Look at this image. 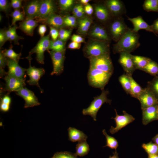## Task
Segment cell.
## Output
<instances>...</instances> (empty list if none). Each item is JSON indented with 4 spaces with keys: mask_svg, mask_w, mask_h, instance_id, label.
<instances>
[{
    "mask_svg": "<svg viewBox=\"0 0 158 158\" xmlns=\"http://www.w3.org/2000/svg\"><path fill=\"white\" fill-rule=\"evenodd\" d=\"M139 37L138 32H134L132 29L129 28L114 45V53L127 52L130 53L133 51L140 45Z\"/></svg>",
    "mask_w": 158,
    "mask_h": 158,
    "instance_id": "1",
    "label": "cell"
},
{
    "mask_svg": "<svg viewBox=\"0 0 158 158\" xmlns=\"http://www.w3.org/2000/svg\"><path fill=\"white\" fill-rule=\"evenodd\" d=\"M112 75L90 66L87 75L88 83L90 86L102 90Z\"/></svg>",
    "mask_w": 158,
    "mask_h": 158,
    "instance_id": "2",
    "label": "cell"
},
{
    "mask_svg": "<svg viewBox=\"0 0 158 158\" xmlns=\"http://www.w3.org/2000/svg\"><path fill=\"white\" fill-rule=\"evenodd\" d=\"M109 93L108 90H102L99 95L94 97L89 106L83 109V114L84 115L91 116L93 120L96 121L97 113L103 104L105 103L111 104V100L108 99L107 97Z\"/></svg>",
    "mask_w": 158,
    "mask_h": 158,
    "instance_id": "3",
    "label": "cell"
},
{
    "mask_svg": "<svg viewBox=\"0 0 158 158\" xmlns=\"http://www.w3.org/2000/svg\"><path fill=\"white\" fill-rule=\"evenodd\" d=\"M109 47L106 41H95L89 43L86 46L85 54L88 58L106 54H109Z\"/></svg>",
    "mask_w": 158,
    "mask_h": 158,
    "instance_id": "4",
    "label": "cell"
},
{
    "mask_svg": "<svg viewBox=\"0 0 158 158\" xmlns=\"http://www.w3.org/2000/svg\"><path fill=\"white\" fill-rule=\"evenodd\" d=\"M89 59L90 66L104 72L112 74L113 67L109 54L91 57Z\"/></svg>",
    "mask_w": 158,
    "mask_h": 158,
    "instance_id": "5",
    "label": "cell"
},
{
    "mask_svg": "<svg viewBox=\"0 0 158 158\" xmlns=\"http://www.w3.org/2000/svg\"><path fill=\"white\" fill-rule=\"evenodd\" d=\"M50 41L49 35L41 37L36 46L29 52L28 57H31L32 54L35 53L37 61L40 63L44 64V52L46 50H49Z\"/></svg>",
    "mask_w": 158,
    "mask_h": 158,
    "instance_id": "6",
    "label": "cell"
},
{
    "mask_svg": "<svg viewBox=\"0 0 158 158\" xmlns=\"http://www.w3.org/2000/svg\"><path fill=\"white\" fill-rule=\"evenodd\" d=\"M129 28L123 18L120 17L111 24L110 31L113 39L117 42Z\"/></svg>",
    "mask_w": 158,
    "mask_h": 158,
    "instance_id": "7",
    "label": "cell"
},
{
    "mask_svg": "<svg viewBox=\"0 0 158 158\" xmlns=\"http://www.w3.org/2000/svg\"><path fill=\"white\" fill-rule=\"evenodd\" d=\"M116 114V116L111 118L114 119L115 121L116 126L114 127L111 126L109 130L111 134H113L117 132L122 128L130 123L133 122L135 120V118L131 115L127 113L125 111H123V115H118L116 109H115Z\"/></svg>",
    "mask_w": 158,
    "mask_h": 158,
    "instance_id": "8",
    "label": "cell"
},
{
    "mask_svg": "<svg viewBox=\"0 0 158 158\" xmlns=\"http://www.w3.org/2000/svg\"><path fill=\"white\" fill-rule=\"evenodd\" d=\"M48 51L50 55L53 65V70L51 75H60L63 69L64 51H56L48 50Z\"/></svg>",
    "mask_w": 158,
    "mask_h": 158,
    "instance_id": "9",
    "label": "cell"
},
{
    "mask_svg": "<svg viewBox=\"0 0 158 158\" xmlns=\"http://www.w3.org/2000/svg\"><path fill=\"white\" fill-rule=\"evenodd\" d=\"M31 59L28 60L30 63L29 67L26 69V72L29 77V79L27 82L30 85L37 86L39 88L41 93L43 92V90L40 87L39 85V80L40 78L44 74L45 70L42 68H37L31 65Z\"/></svg>",
    "mask_w": 158,
    "mask_h": 158,
    "instance_id": "10",
    "label": "cell"
},
{
    "mask_svg": "<svg viewBox=\"0 0 158 158\" xmlns=\"http://www.w3.org/2000/svg\"><path fill=\"white\" fill-rule=\"evenodd\" d=\"M16 94L22 97L25 101V108H28L39 105L40 103L34 93L25 87L18 91Z\"/></svg>",
    "mask_w": 158,
    "mask_h": 158,
    "instance_id": "11",
    "label": "cell"
},
{
    "mask_svg": "<svg viewBox=\"0 0 158 158\" xmlns=\"http://www.w3.org/2000/svg\"><path fill=\"white\" fill-rule=\"evenodd\" d=\"M120 54L119 63L126 72V74L132 75L136 69L133 59V55L127 52H122Z\"/></svg>",
    "mask_w": 158,
    "mask_h": 158,
    "instance_id": "12",
    "label": "cell"
},
{
    "mask_svg": "<svg viewBox=\"0 0 158 158\" xmlns=\"http://www.w3.org/2000/svg\"><path fill=\"white\" fill-rule=\"evenodd\" d=\"M4 79L6 83L5 90L9 92L13 91L16 92L24 87L26 85L25 77L20 78L7 75Z\"/></svg>",
    "mask_w": 158,
    "mask_h": 158,
    "instance_id": "13",
    "label": "cell"
},
{
    "mask_svg": "<svg viewBox=\"0 0 158 158\" xmlns=\"http://www.w3.org/2000/svg\"><path fill=\"white\" fill-rule=\"evenodd\" d=\"M137 99L140 102L142 110L158 104V100L147 87L143 89L142 92Z\"/></svg>",
    "mask_w": 158,
    "mask_h": 158,
    "instance_id": "14",
    "label": "cell"
},
{
    "mask_svg": "<svg viewBox=\"0 0 158 158\" xmlns=\"http://www.w3.org/2000/svg\"><path fill=\"white\" fill-rule=\"evenodd\" d=\"M56 11V6L53 1H40L39 13L37 18L41 20H44L50 14L54 13Z\"/></svg>",
    "mask_w": 158,
    "mask_h": 158,
    "instance_id": "15",
    "label": "cell"
},
{
    "mask_svg": "<svg viewBox=\"0 0 158 158\" xmlns=\"http://www.w3.org/2000/svg\"><path fill=\"white\" fill-rule=\"evenodd\" d=\"M7 66L8 68L7 75L18 78H24L26 69L20 66L17 61L7 58Z\"/></svg>",
    "mask_w": 158,
    "mask_h": 158,
    "instance_id": "16",
    "label": "cell"
},
{
    "mask_svg": "<svg viewBox=\"0 0 158 158\" xmlns=\"http://www.w3.org/2000/svg\"><path fill=\"white\" fill-rule=\"evenodd\" d=\"M105 4L109 11L116 16L121 17V16L125 13V6L121 1L107 0L106 1Z\"/></svg>",
    "mask_w": 158,
    "mask_h": 158,
    "instance_id": "17",
    "label": "cell"
},
{
    "mask_svg": "<svg viewBox=\"0 0 158 158\" xmlns=\"http://www.w3.org/2000/svg\"><path fill=\"white\" fill-rule=\"evenodd\" d=\"M158 104L142 109V123L146 125L153 121L158 120L157 108Z\"/></svg>",
    "mask_w": 158,
    "mask_h": 158,
    "instance_id": "18",
    "label": "cell"
},
{
    "mask_svg": "<svg viewBox=\"0 0 158 158\" xmlns=\"http://www.w3.org/2000/svg\"><path fill=\"white\" fill-rule=\"evenodd\" d=\"M40 1L34 0L29 2L25 7L24 13L26 18L33 19L38 18Z\"/></svg>",
    "mask_w": 158,
    "mask_h": 158,
    "instance_id": "19",
    "label": "cell"
},
{
    "mask_svg": "<svg viewBox=\"0 0 158 158\" xmlns=\"http://www.w3.org/2000/svg\"><path fill=\"white\" fill-rule=\"evenodd\" d=\"M128 20L133 24L134 28L132 30L133 32H138L139 30L143 29L154 33L151 25H149L145 22L141 16H139L133 18H128Z\"/></svg>",
    "mask_w": 158,
    "mask_h": 158,
    "instance_id": "20",
    "label": "cell"
},
{
    "mask_svg": "<svg viewBox=\"0 0 158 158\" xmlns=\"http://www.w3.org/2000/svg\"><path fill=\"white\" fill-rule=\"evenodd\" d=\"M38 21L33 19L26 18L19 25V28L27 35L32 36L34 30L38 25Z\"/></svg>",
    "mask_w": 158,
    "mask_h": 158,
    "instance_id": "21",
    "label": "cell"
},
{
    "mask_svg": "<svg viewBox=\"0 0 158 158\" xmlns=\"http://www.w3.org/2000/svg\"><path fill=\"white\" fill-rule=\"evenodd\" d=\"M44 20L50 27L55 28H61L64 25V18L55 13L50 14Z\"/></svg>",
    "mask_w": 158,
    "mask_h": 158,
    "instance_id": "22",
    "label": "cell"
},
{
    "mask_svg": "<svg viewBox=\"0 0 158 158\" xmlns=\"http://www.w3.org/2000/svg\"><path fill=\"white\" fill-rule=\"evenodd\" d=\"M68 140L72 142L86 140L87 136L83 131L75 128L69 127L68 129Z\"/></svg>",
    "mask_w": 158,
    "mask_h": 158,
    "instance_id": "23",
    "label": "cell"
},
{
    "mask_svg": "<svg viewBox=\"0 0 158 158\" xmlns=\"http://www.w3.org/2000/svg\"><path fill=\"white\" fill-rule=\"evenodd\" d=\"M90 35L93 37L100 41H107L109 40V37L106 30L100 26L94 27L90 33Z\"/></svg>",
    "mask_w": 158,
    "mask_h": 158,
    "instance_id": "24",
    "label": "cell"
},
{
    "mask_svg": "<svg viewBox=\"0 0 158 158\" xmlns=\"http://www.w3.org/2000/svg\"><path fill=\"white\" fill-rule=\"evenodd\" d=\"M95 11L96 16L99 20L104 21L109 19V10L106 6L102 5H97L95 7Z\"/></svg>",
    "mask_w": 158,
    "mask_h": 158,
    "instance_id": "25",
    "label": "cell"
},
{
    "mask_svg": "<svg viewBox=\"0 0 158 158\" xmlns=\"http://www.w3.org/2000/svg\"><path fill=\"white\" fill-rule=\"evenodd\" d=\"M133 59L136 69L142 71L151 60L148 57L133 55Z\"/></svg>",
    "mask_w": 158,
    "mask_h": 158,
    "instance_id": "26",
    "label": "cell"
},
{
    "mask_svg": "<svg viewBox=\"0 0 158 158\" xmlns=\"http://www.w3.org/2000/svg\"><path fill=\"white\" fill-rule=\"evenodd\" d=\"M75 155L77 157H83L87 155L90 151L89 146L86 140L78 142L76 145Z\"/></svg>",
    "mask_w": 158,
    "mask_h": 158,
    "instance_id": "27",
    "label": "cell"
},
{
    "mask_svg": "<svg viewBox=\"0 0 158 158\" xmlns=\"http://www.w3.org/2000/svg\"><path fill=\"white\" fill-rule=\"evenodd\" d=\"M128 75L129 76L131 82V86L130 94L133 97L138 99V97L142 92L144 88H142L135 80L132 75Z\"/></svg>",
    "mask_w": 158,
    "mask_h": 158,
    "instance_id": "28",
    "label": "cell"
},
{
    "mask_svg": "<svg viewBox=\"0 0 158 158\" xmlns=\"http://www.w3.org/2000/svg\"><path fill=\"white\" fill-rule=\"evenodd\" d=\"M79 32L83 34H85L88 31L91 24V20L88 17L80 18L78 22Z\"/></svg>",
    "mask_w": 158,
    "mask_h": 158,
    "instance_id": "29",
    "label": "cell"
},
{
    "mask_svg": "<svg viewBox=\"0 0 158 158\" xmlns=\"http://www.w3.org/2000/svg\"><path fill=\"white\" fill-rule=\"evenodd\" d=\"M119 81L126 93L130 94L131 82L129 76L126 74L122 75L119 77Z\"/></svg>",
    "mask_w": 158,
    "mask_h": 158,
    "instance_id": "30",
    "label": "cell"
},
{
    "mask_svg": "<svg viewBox=\"0 0 158 158\" xmlns=\"http://www.w3.org/2000/svg\"><path fill=\"white\" fill-rule=\"evenodd\" d=\"M51 49L56 51H63L65 50L64 42L58 39L55 41L51 40L49 50Z\"/></svg>",
    "mask_w": 158,
    "mask_h": 158,
    "instance_id": "31",
    "label": "cell"
},
{
    "mask_svg": "<svg viewBox=\"0 0 158 158\" xmlns=\"http://www.w3.org/2000/svg\"><path fill=\"white\" fill-rule=\"evenodd\" d=\"M102 132L106 139L107 144L103 147H107L111 149H114L116 150L118 146L117 140L114 137L109 135L107 133L105 129L103 130Z\"/></svg>",
    "mask_w": 158,
    "mask_h": 158,
    "instance_id": "32",
    "label": "cell"
},
{
    "mask_svg": "<svg viewBox=\"0 0 158 158\" xmlns=\"http://www.w3.org/2000/svg\"><path fill=\"white\" fill-rule=\"evenodd\" d=\"M143 71L154 77L157 76L158 75V64L151 60Z\"/></svg>",
    "mask_w": 158,
    "mask_h": 158,
    "instance_id": "33",
    "label": "cell"
},
{
    "mask_svg": "<svg viewBox=\"0 0 158 158\" xmlns=\"http://www.w3.org/2000/svg\"><path fill=\"white\" fill-rule=\"evenodd\" d=\"M142 6L144 10L147 11H158V0H145Z\"/></svg>",
    "mask_w": 158,
    "mask_h": 158,
    "instance_id": "34",
    "label": "cell"
},
{
    "mask_svg": "<svg viewBox=\"0 0 158 158\" xmlns=\"http://www.w3.org/2000/svg\"><path fill=\"white\" fill-rule=\"evenodd\" d=\"M147 88L158 100V75L147 83Z\"/></svg>",
    "mask_w": 158,
    "mask_h": 158,
    "instance_id": "35",
    "label": "cell"
},
{
    "mask_svg": "<svg viewBox=\"0 0 158 158\" xmlns=\"http://www.w3.org/2000/svg\"><path fill=\"white\" fill-rule=\"evenodd\" d=\"M142 147L148 155L158 154V145L155 143L150 142L144 143L142 145Z\"/></svg>",
    "mask_w": 158,
    "mask_h": 158,
    "instance_id": "36",
    "label": "cell"
},
{
    "mask_svg": "<svg viewBox=\"0 0 158 158\" xmlns=\"http://www.w3.org/2000/svg\"><path fill=\"white\" fill-rule=\"evenodd\" d=\"M12 47L13 46L11 45L8 49H5L1 51L6 58L13 59L18 62L21 55V53L17 54L12 49Z\"/></svg>",
    "mask_w": 158,
    "mask_h": 158,
    "instance_id": "37",
    "label": "cell"
},
{
    "mask_svg": "<svg viewBox=\"0 0 158 158\" xmlns=\"http://www.w3.org/2000/svg\"><path fill=\"white\" fill-rule=\"evenodd\" d=\"M11 16L12 18L11 25H13L17 21L24 20L25 14L20 10H16L11 13Z\"/></svg>",
    "mask_w": 158,
    "mask_h": 158,
    "instance_id": "38",
    "label": "cell"
},
{
    "mask_svg": "<svg viewBox=\"0 0 158 158\" xmlns=\"http://www.w3.org/2000/svg\"><path fill=\"white\" fill-rule=\"evenodd\" d=\"M51 158H78L74 154L68 152H57Z\"/></svg>",
    "mask_w": 158,
    "mask_h": 158,
    "instance_id": "39",
    "label": "cell"
},
{
    "mask_svg": "<svg viewBox=\"0 0 158 158\" xmlns=\"http://www.w3.org/2000/svg\"><path fill=\"white\" fill-rule=\"evenodd\" d=\"M73 0H60L59 4L60 9L62 11L68 10L72 6L73 4Z\"/></svg>",
    "mask_w": 158,
    "mask_h": 158,
    "instance_id": "40",
    "label": "cell"
},
{
    "mask_svg": "<svg viewBox=\"0 0 158 158\" xmlns=\"http://www.w3.org/2000/svg\"><path fill=\"white\" fill-rule=\"evenodd\" d=\"M11 4L7 0H0V9L1 11H3L6 13L8 11Z\"/></svg>",
    "mask_w": 158,
    "mask_h": 158,
    "instance_id": "41",
    "label": "cell"
},
{
    "mask_svg": "<svg viewBox=\"0 0 158 158\" xmlns=\"http://www.w3.org/2000/svg\"><path fill=\"white\" fill-rule=\"evenodd\" d=\"M16 30V29L14 30L11 33L8 40L13 41L15 44H19L18 41L20 39H23L24 38L18 35Z\"/></svg>",
    "mask_w": 158,
    "mask_h": 158,
    "instance_id": "42",
    "label": "cell"
},
{
    "mask_svg": "<svg viewBox=\"0 0 158 158\" xmlns=\"http://www.w3.org/2000/svg\"><path fill=\"white\" fill-rule=\"evenodd\" d=\"M22 1L21 0H11L10 3L11 6L15 10H20L22 7Z\"/></svg>",
    "mask_w": 158,
    "mask_h": 158,
    "instance_id": "43",
    "label": "cell"
},
{
    "mask_svg": "<svg viewBox=\"0 0 158 158\" xmlns=\"http://www.w3.org/2000/svg\"><path fill=\"white\" fill-rule=\"evenodd\" d=\"M49 33L53 40L55 41L57 40L59 35V31L56 28L50 27Z\"/></svg>",
    "mask_w": 158,
    "mask_h": 158,
    "instance_id": "44",
    "label": "cell"
},
{
    "mask_svg": "<svg viewBox=\"0 0 158 158\" xmlns=\"http://www.w3.org/2000/svg\"><path fill=\"white\" fill-rule=\"evenodd\" d=\"M7 59L1 51L0 52V68H4L7 65Z\"/></svg>",
    "mask_w": 158,
    "mask_h": 158,
    "instance_id": "45",
    "label": "cell"
},
{
    "mask_svg": "<svg viewBox=\"0 0 158 158\" xmlns=\"http://www.w3.org/2000/svg\"><path fill=\"white\" fill-rule=\"evenodd\" d=\"M5 30L1 29L0 30V47L1 48L7 41L5 34Z\"/></svg>",
    "mask_w": 158,
    "mask_h": 158,
    "instance_id": "46",
    "label": "cell"
},
{
    "mask_svg": "<svg viewBox=\"0 0 158 158\" xmlns=\"http://www.w3.org/2000/svg\"><path fill=\"white\" fill-rule=\"evenodd\" d=\"M71 40L73 42L79 43L85 42L84 39L83 38L79 35L75 34L72 36Z\"/></svg>",
    "mask_w": 158,
    "mask_h": 158,
    "instance_id": "47",
    "label": "cell"
},
{
    "mask_svg": "<svg viewBox=\"0 0 158 158\" xmlns=\"http://www.w3.org/2000/svg\"><path fill=\"white\" fill-rule=\"evenodd\" d=\"M46 31L47 27L45 25L42 24L39 25L38 29V32L41 37L44 36Z\"/></svg>",
    "mask_w": 158,
    "mask_h": 158,
    "instance_id": "48",
    "label": "cell"
},
{
    "mask_svg": "<svg viewBox=\"0 0 158 158\" xmlns=\"http://www.w3.org/2000/svg\"><path fill=\"white\" fill-rule=\"evenodd\" d=\"M84 10L85 13L89 15H92L93 11L92 6L89 4L85 5Z\"/></svg>",
    "mask_w": 158,
    "mask_h": 158,
    "instance_id": "49",
    "label": "cell"
},
{
    "mask_svg": "<svg viewBox=\"0 0 158 158\" xmlns=\"http://www.w3.org/2000/svg\"><path fill=\"white\" fill-rule=\"evenodd\" d=\"M81 45L80 43L72 41L68 44V47L72 49H79Z\"/></svg>",
    "mask_w": 158,
    "mask_h": 158,
    "instance_id": "50",
    "label": "cell"
},
{
    "mask_svg": "<svg viewBox=\"0 0 158 158\" xmlns=\"http://www.w3.org/2000/svg\"><path fill=\"white\" fill-rule=\"evenodd\" d=\"M11 102V97L8 95H5L1 98V102L10 105Z\"/></svg>",
    "mask_w": 158,
    "mask_h": 158,
    "instance_id": "51",
    "label": "cell"
},
{
    "mask_svg": "<svg viewBox=\"0 0 158 158\" xmlns=\"http://www.w3.org/2000/svg\"><path fill=\"white\" fill-rule=\"evenodd\" d=\"M0 110L3 112L8 111L10 108V105L1 102L0 105Z\"/></svg>",
    "mask_w": 158,
    "mask_h": 158,
    "instance_id": "52",
    "label": "cell"
},
{
    "mask_svg": "<svg viewBox=\"0 0 158 158\" xmlns=\"http://www.w3.org/2000/svg\"><path fill=\"white\" fill-rule=\"evenodd\" d=\"M71 33V30L61 29L59 31V35L67 36L70 37Z\"/></svg>",
    "mask_w": 158,
    "mask_h": 158,
    "instance_id": "53",
    "label": "cell"
},
{
    "mask_svg": "<svg viewBox=\"0 0 158 158\" xmlns=\"http://www.w3.org/2000/svg\"><path fill=\"white\" fill-rule=\"evenodd\" d=\"M154 33H158V19L155 20L151 25Z\"/></svg>",
    "mask_w": 158,
    "mask_h": 158,
    "instance_id": "54",
    "label": "cell"
},
{
    "mask_svg": "<svg viewBox=\"0 0 158 158\" xmlns=\"http://www.w3.org/2000/svg\"><path fill=\"white\" fill-rule=\"evenodd\" d=\"M85 12L84 8L82 7L79 11L74 16L75 17L77 18H81L82 17L84 14Z\"/></svg>",
    "mask_w": 158,
    "mask_h": 158,
    "instance_id": "55",
    "label": "cell"
},
{
    "mask_svg": "<svg viewBox=\"0 0 158 158\" xmlns=\"http://www.w3.org/2000/svg\"><path fill=\"white\" fill-rule=\"evenodd\" d=\"M76 21L75 17L72 16H67L64 18V22Z\"/></svg>",
    "mask_w": 158,
    "mask_h": 158,
    "instance_id": "56",
    "label": "cell"
},
{
    "mask_svg": "<svg viewBox=\"0 0 158 158\" xmlns=\"http://www.w3.org/2000/svg\"><path fill=\"white\" fill-rule=\"evenodd\" d=\"M83 7L82 5L80 4L76 5L73 8V13L74 15H75Z\"/></svg>",
    "mask_w": 158,
    "mask_h": 158,
    "instance_id": "57",
    "label": "cell"
},
{
    "mask_svg": "<svg viewBox=\"0 0 158 158\" xmlns=\"http://www.w3.org/2000/svg\"><path fill=\"white\" fill-rule=\"evenodd\" d=\"M76 21L64 22V25L71 27L75 26L76 25Z\"/></svg>",
    "mask_w": 158,
    "mask_h": 158,
    "instance_id": "58",
    "label": "cell"
},
{
    "mask_svg": "<svg viewBox=\"0 0 158 158\" xmlns=\"http://www.w3.org/2000/svg\"><path fill=\"white\" fill-rule=\"evenodd\" d=\"M109 158H119L118 154L116 150L113 153V155L112 156H110Z\"/></svg>",
    "mask_w": 158,
    "mask_h": 158,
    "instance_id": "59",
    "label": "cell"
},
{
    "mask_svg": "<svg viewBox=\"0 0 158 158\" xmlns=\"http://www.w3.org/2000/svg\"><path fill=\"white\" fill-rule=\"evenodd\" d=\"M0 77H2L6 74V73L5 71L4 68H0Z\"/></svg>",
    "mask_w": 158,
    "mask_h": 158,
    "instance_id": "60",
    "label": "cell"
},
{
    "mask_svg": "<svg viewBox=\"0 0 158 158\" xmlns=\"http://www.w3.org/2000/svg\"><path fill=\"white\" fill-rule=\"evenodd\" d=\"M152 140L155 143L158 145V134L156 135Z\"/></svg>",
    "mask_w": 158,
    "mask_h": 158,
    "instance_id": "61",
    "label": "cell"
},
{
    "mask_svg": "<svg viewBox=\"0 0 158 158\" xmlns=\"http://www.w3.org/2000/svg\"><path fill=\"white\" fill-rule=\"evenodd\" d=\"M90 0H81L80 2L81 3L85 5L88 4V2L90 1Z\"/></svg>",
    "mask_w": 158,
    "mask_h": 158,
    "instance_id": "62",
    "label": "cell"
},
{
    "mask_svg": "<svg viewBox=\"0 0 158 158\" xmlns=\"http://www.w3.org/2000/svg\"><path fill=\"white\" fill-rule=\"evenodd\" d=\"M148 158H158V154L148 155Z\"/></svg>",
    "mask_w": 158,
    "mask_h": 158,
    "instance_id": "63",
    "label": "cell"
},
{
    "mask_svg": "<svg viewBox=\"0 0 158 158\" xmlns=\"http://www.w3.org/2000/svg\"><path fill=\"white\" fill-rule=\"evenodd\" d=\"M157 116H158V105L157 108Z\"/></svg>",
    "mask_w": 158,
    "mask_h": 158,
    "instance_id": "64",
    "label": "cell"
}]
</instances>
